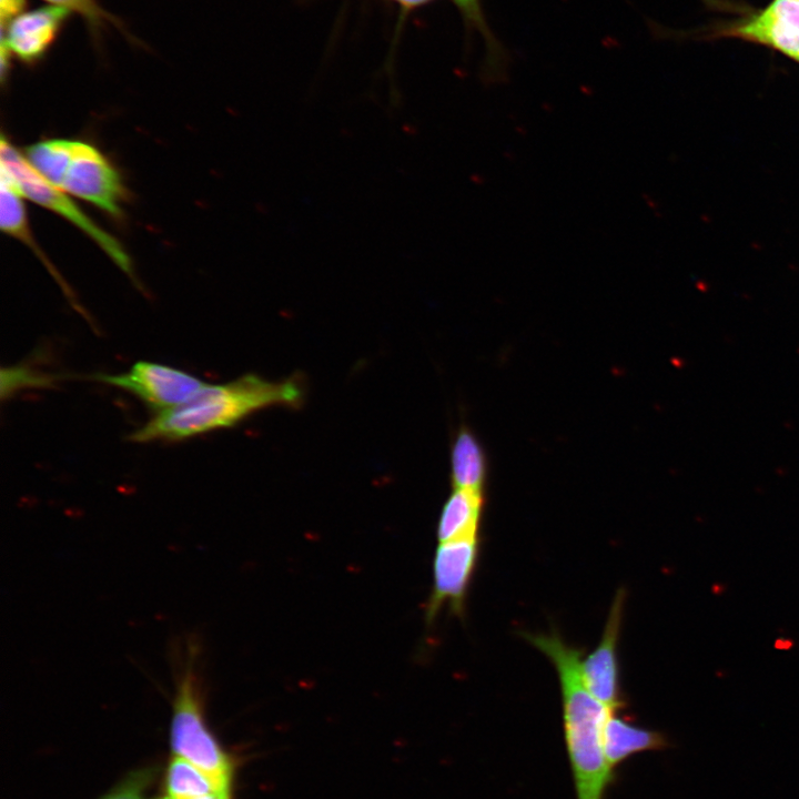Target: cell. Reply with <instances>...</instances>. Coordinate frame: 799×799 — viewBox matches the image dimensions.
Instances as JSON below:
<instances>
[{
	"label": "cell",
	"instance_id": "6da1fadb",
	"mask_svg": "<svg viewBox=\"0 0 799 799\" xmlns=\"http://www.w3.org/2000/svg\"><path fill=\"white\" fill-rule=\"evenodd\" d=\"M556 668L562 690L564 735L577 799H604L615 771L604 751V728L613 712L594 697L581 676L583 649L568 645L556 630L523 633Z\"/></svg>",
	"mask_w": 799,
	"mask_h": 799
},
{
	"label": "cell",
	"instance_id": "7a4b0ae2",
	"mask_svg": "<svg viewBox=\"0 0 799 799\" xmlns=\"http://www.w3.org/2000/svg\"><path fill=\"white\" fill-rule=\"evenodd\" d=\"M303 397L302 381L295 376L274 382L245 374L223 384L206 383L186 403L155 413L128 438L134 443L181 442L233 427L271 406L297 407Z\"/></svg>",
	"mask_w": 799,
	"mask_h": 799
},
{
	"label": "cell",
	"instance_id": "3957f363",
	"mask_svg": "<svg viewBox=\"0 0 799 799\" xmlns=\"http://www.w3.org/2000/svg\"><path fill=\"white\" fill-rule=\"evenodd\" d=\"M26 159L50 184L92 203L113 216L122 214L121 178L94 145L68 139H50L26 149Z\"/></svg>",
	"mask_w": 799,
	"mask_h": 799
},
{
	"label": "cell",
	"instance_id": "277c9868",
	"mask_svg": "<svg viewBox=\"0 0 799 799\" xmlns=\"http://www.w3.org/2000/svg\"><path fill=\"white\" fill-rule=\"evenodd\" d=\"M194 649L179 675L172 700L170 748L204 772L223 799H231L234 776L232 757L210 729L195 672Z\"/></svg>",
	"mask_w": 799,
	"mask_h": 799
},
{
	"label": "cell",
	"instance_id": "5b68a950",
	"mask_svg": "<svg viewBox=\"0 0 799 799\" xmlns=\"http://www.w3.org/2000/svg\"><path fill=\"white\" fill-rule=\"evenodd\" d=\"M1 172L17 186L23 198L51 210L87 234L121 269L134 280L132 262L119 241L84 214L63 191L47 182L8 140L1 139Z\"/></svg>",
	"mask_w": 799,
	"mask_h": 799
},
{
	"label": "cell",
	"instance_id": "8992f818",
	"mask_svg": "<svg viewBox=\"0 0 799 799\" xmlns=\"http://www.w3.org/2000/svg\"><path fill=\"white\" fill-rule=\"evenodd\" d=\"M93 380L131 393L154 414L186 403L206 384L188 372L148 361H138L120 374H97Z\"/></svg>",
	"mask_w": 799,
	"mask_h": 799
},
{
	"label": "cell",
	"instance_id": "52a82bcc",
	"mask_svg": "<svg viewBox=\"0 0 799 799\" xmlns=\"http://www.w3.org/2000/svg\"><path fill=\"white\" fill-rule=\"evenodd\" d=\"M479 537L438 543L433 563V589L426 605L427 620L432 621L447 605L462 616L471 580L479 556Z\"/></svg>",
	"mask_w": 799,
	"mask_h": 799
},
{
	"label": "cell",
	"instance_id": "ba28073f",
	"mask_svg": "<svg viewBox=\"0 0 799 799\" xmlns=\"http://www.w3.org/2000/svg\"><path fill=\"white\" fill-rule=\"evenodd\" d=\"M625 597V591L620 588L614 597L600 643L581 659L580 665L586 687L611 711H618L625 705L617 657Z\"/></svg>",
	"mask_w": 799,
	"mask_h": 799
},
{
	"label": "cell",
	"instance_id": "9c48e42d",
	"mask_svg": "<svg viewBox=\"0 0 799 799\" xmlns=\"http://www.w3.org/2000/svg\"><path fill=\"white\" fill-rule=\"evenodd\" d=\"M728 33L775 48L799 62V0H773Z\"/></svg>",
	"mask_w": 799,
	"mask_h": 799
},
{
	"label": "cell",
	"instance_id": "30bf717a",
	"mask_svg": "<svg viewBox=\"0 0 799 799\" xmlns=\"http://www.w3.org/2000/svg\"><path fill=\"white\" fill-rule=\"evenodd\" d=\"M70 10L59 6H48L20 13L8 23L4 39L11 53L24 62L40 59L52 44Z\"/></svg>",
	"mask_w": 799,
	"mask_h": 799
},
{
	"label": "cell",
	"instance_id": "8fae6325",
	"mask_svg": "<svg viewBox=\"0 0 799 799\" xmlns=\"http://www.w3.org/2000/svg\"><path fill=\"white\" fill-rule=\"evenodd\" d=\"M665 736L635 725L630 719L613 711L604 728V751L609 767L616 768L629 757L644 751L667 747Z\"/></svg>",
	"mask_w": 799,
	"mask_h": 799
},
{
	"label": "cell",
	"instance_id": "7c38bea8",
	"mask_svg": "<svg viewBox=\"0 0 799 799\" xmlns=\"http://www.w3.org/2000/svg\"><path fill=\"white\" fill-rule=\"evenodd\" d=\"M483 505V492L454 489L438 518V543L478 537Z\"/></svg>",
	"mask_w": 799,
	"mask_h": 799
},
{
	"label": "cell",
	"instance_id": "4fadbf2b",
	"mask_svg": "<svg viewBox=\"0 0 799 799\" xmlns=\"http://www.w3.org/2000/svg\"><path fill=\"white\" fill-rule=\"evenodd\" d=\"M458 10L464 27L469 34L481 36L485 58L483 62V75L488 83L499 82L505 79L508 67V52L490 29L482 6V0H451Z\"/></svg>",
	"mask_w": 799,
	"mask_h": 799
},
{
	"label": "cell",
	"instance_id": "5bb4252c",
	"mask_svg": "<svg viewBox=\"0 0 799 799\" xmlns=\"http://www.w3.org/2000/svg\"><path fill=\"white\" fill-rule=\"evenodd\" d=\"M451 465L454 489L483 492L486 459L479 442L467 428H461L454 438Z\"/></svg>",
	"mask_w": 799,
	"mask_h": 799
},
{
	"label": "cell",
	"instance_id": "9a60e30c",
	"mask_svg": "<svg viewBox=\"0 0 799 799\" xmlns=\"http://www.w3.org/2000/svg\"><path fill=\"white\" fill-rule=\"evenodd\" d=\"M210 793L219 795L204 772L181 757L173 756L170 759L163 776L162 799H189Z\"/></svg>",
	"mask_w": 799,
	"mask_h": 799
},
{
	"label": "cell",
	"instance_id": "2e32d148",
	"mask_svg": "<svg viewBox=\"0 0 799 799\" xmlns=\"http://www.w3.org/2000/svg\"><path fill=\"white\" fill-rule=\"evenodd\" d=\"M1 376V400L7 401L26 388H50L54 386L60 377L41 370L32 364H17L2 367Z\"/></svg>",
	"mask_w": 799,
	"mask_h": 799
},
{
	"label": "cell",
	"instance_id": "e0dca14e",
	"mask_svg": "<svg viewBox=\"0 0 799 799\" xmlns=\"http://www.w3.org/2000/svg\"><path fill=\"white\" fill-rule=\"evenodd\" d=\"M158 772V767L152 765L134 769L99 799H162L152 791Z\"/></svg>",
	"mask_w": 799,
	"mask_h": 799
},
{
	"label": "cell",
	"instance_id": "ac0fdd59",
	"mask_svg": "<svg viewBox=\"0 0 799 799\" xmlns=\"http://www.w3.org/2000/svg\"><path fill=\"white\" fill-rule=\"evenodd\" d=\"M53 6L65 8L81 14L92 27L98 28L112 21L107 11L95 0H47Z\"/></svg>",
	"mask_w": 799,
	"mask_h": 799
},
{
	"label": "cell",
	"instance_id": "d6986e66",
	"mask_svg": "<svg viewBox=\"0 0 799 799\" xmlns=\"http://www.w3.org/2000/svg\"><path fill=\"white\" fill-rule=\"evenodd\" d=\"M24 3L26 0H0V17L2 24H4L6 21L9 23L13 18L19 16L24 7Z\"/></svg>",
	"mask_w": 799,
	"mask_h": 799
},
{
	"label": "cell",
	"instance_id": "ffe728a7",
	"mask_svg": "<svg viewBox=\"0 0 799 799\" xmlns=\"http://www.w3.org/2000/svg\"><path fill=\"white\" fill-rule=\"evenodd\" d=\"M396 3L403 11L409 12L412 10L424 7L434 0H388Z\"/></svg>",
	"mask_w": 799,
	"mask_h": 799
},
{
	"label": "cell",
	"instance_id": "44dd1931",
	"mask_svg": "<svg viewBox=\"0 0 799 799\" xmlns=\"http://www.w3.org/2000/svg\"><path fill=\"white\" fill-rule=\"evenodd\" d=\"M189 799H223V798H221L218 793H210V795L189 798Z\"/></svg>",
	"mask_w": 799,
	"mask_h": 799
}]
</instances>
